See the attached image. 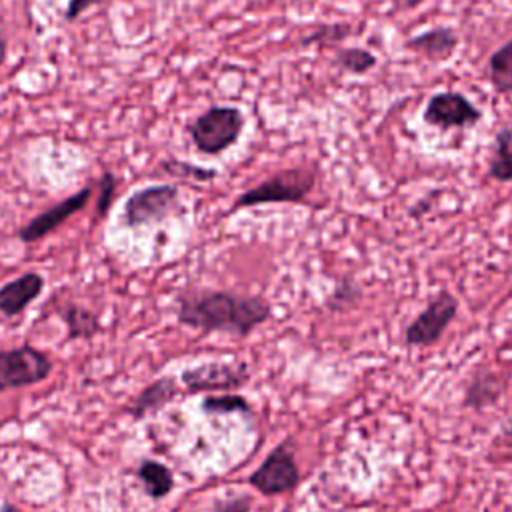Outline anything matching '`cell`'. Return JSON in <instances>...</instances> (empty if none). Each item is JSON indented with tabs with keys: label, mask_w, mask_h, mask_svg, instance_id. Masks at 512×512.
Returning <instances> with one entry per match:
<instances>
[{
	"label": "cell",
	"mask_w": 512,
	"mask_h": 512,
	"mask_svg": "<svg viewBox=\"0 0 512 512\" xmlns=\"http://www.w3.org/2000/svg\"><path fill=\"white\" fill-rule=\"evenodd\" d=\"M270 316V302L258 294L190 288L176 296V320L200 332H224L246 338Z\"/></svg>",
	"instance_id": "cell-1"
},
{
	"label": "cell",
	"mask_w": 512,
	"mask_h": 512,
	"mask_svg": "<svg viewBox=\"0 0 512 512\" xmlns=\"http://www.w3.org/2000/svg\"><path fill=\"white\" fill-rule=\"evenodd\" d=\"M316 184V174L308 168H288L282 172H276L274 176L266 178L258 186L242 192L234 204L232 210L240 208H254L262 204H298L304 202V198L312 192Z\"/></svg>",
	"instance_id": "cell-2"
},
{
	"label": "cell",
	"mask_w": 512,
	"mask_h": 512,
	"mask_svg": "<svg viewBox=\"0 0 512 512\" xmlns=\"http://www.w3.org/2000/svg\"><path fill=\"white\" fill-rule=\"evenodd\" d=\"M182 210L184 208L180 202V190L176 186L154 184L140 188L126 198L120 222L124 228H140L166 222Z\"/></svg>",
	"instance_id": "cell-3"
},
{
	"label": "cell",
	"mask_w": 512,
	"mask_h": 512,
	"mask_svg": "<svg viewBox=\"0 0 512 512\" xmlns=\"http://www.w3.org/2000/svg\"><path fill=\"white\" fill-rule=\"evenodd\" d=\"M244 116L234 106H212L190 124L194 146L208 156L228 150L240 138Z\"/></svg>",
	"instance_id": "cell-4"
},
{
	"label": "cell",
	"mask_w": 512,
	"mask_h": 512,
	"mask_svg": "<svg viewBox=\"0 0 512 512\" xmlns=\"http://www.w3.org/2000/svg\"><path fill=\"white\" fill-rule=\"evenodd\" d=\"M52 368L50 356L28 342L4 348L0 350V392L34 386L46 380Z\"/></svg>",
	"instance_id": "cell-5"
},
{
	"label": "cell",
	"mask_w": 512,
	"mask_h": 512,
	"mask_svg": "<svg viewBox=\"0 0 512 512\" xmlns=\"http://www.w3.org/2000/svg\"><path fill=\"white\" fill-rule=\"evenodd\" d=\"M248 484L264 496L292 492L300 484V470L290 442L274 446L248 476Z\"/></svg>",
	"instance_id": "cell-6"
},
{
	"label": "cell",
	"mask_w": 512,
	"mask_h": 512,
	"mask_svg": "<svg viewBox=\"0 0 512 512\" xmlns=\"http://www.w3.org/2000/svg\"><path fill=\"white\" fill-rule=\"evenodd\" d=\"M250 380V370L244 362L210 360L188 366L180 372V382L188 394L198 392H232Z\"/></svg>",
	"instance_id": "cell-7"
},
{
	"label": "cell",
	"mask_w": 512,
	"mask_h": 512,
	"mask_svg": "<svg viewBox=\"0 0 512 512\" xmlns=\"http://www.w3.org/2000/svg\"><path fill=\"white\" fill-rule=\"evenodd\" d=\"M422 120L438 130H464L482 120V110L462 92L442 90L434 92L422 110Z\"/></svg>",
	"instance_id": "cell-8"
},
{
	"label": "cell",
	"mask_w": 512,
	"mask_h": 512,
	"mask_svg": "<svg viewBox=\"0 0 512 512\" xmlns=\"http://www.w3.org/2000/svg\"><path fill=\"white\" fill-rule=\"evenodd\" d=\"M458 314V300L448 290L438 292L428 300L424 310L406 326L404 342L408 346H432Z\"/></svg>",
	"instance_id": "cell-9"
},
{
	"label": "cell",
	"mask_w": 512,
	"mask_h": 512,
	"mask_svg": "<svg viewBox=\"0 0 512 512\" xmlns=\"http://www.w3.org/2000/svg\"><path fill=\"white\" fill-rule=\"evenodd\" d=\"M92 196V188L86 186L82 190H78L76 194L60 200L58 204L46 208L44 212L36 214L32 220H28L20 230H18V240L24 244H34L40 238L48 236L52 230H56L60 224H64L70 216L78 214L90 200Z\"/></svg>",
	"instance_id": "cell-10"
},
{
	"label": "cell",
	"mask_w": 512,
	"mask_h": 512,
	"mask_svg": "<svg viewBox=\"0 0 512 512\" xmlns=\"http://www.w3.org/2000/svg\"><path fill=\"white\" fill-rule=\"evenodd\" d=\"M46 278L38 272H24L0 286V314L6 318L20 316L44 292Z\"/></svg>",
	"instance_id": "cell-11"
},
{
	"label": "cell",
	"mask_w": 512,
	"mask_h": 512,
	"mask_svg": "<svg viewBox=\"0 0 512 512\" xmlns=\"http://www.w3.org/2000/svg\"><path fill=\"white\" fill-rule=\"evenodd\" d=\"M460 42L458 32L452 26H432L420 34H414L404 46L416 54H422L430 62H444L452 58Z\"/></svg>",
	"instance_id": "cell-12"
},
{
	"label": "cell",
	"mask_w": 512,
	"mask_h": 512,
	"mask_svg": "<svg viewBox=\"0 0 512 512\" xmlns=\"http://www.w3.org/2000/svg\"><path fill=\"white\" fill-rule=\"evenodd\" d=\"M178 392H180V388H178V382L174 376H170V374L160 376L138 392V396L128 404L126 412L134 420H142L150 414L160 412L164 406H168L178 396Z\"/></svg>",
	"instance_id": "cell-13"
},
{
	"label": "cell",
	"mask_w": 512,
	"mask_h": 512,
	"mask_svg": "<svg viewBox=\"0 0 512 512\" xmlns=\"http://www.w3.org/2000/svg\"><path fill=\"white\" fill-rule=\"evenodd\" d=\"M136 478L142 482L144 494L152 500H162L174 490L172 470L154 458H142L136 468Z\"/></svg>",
	"instance_id": "cell-14"
},
{
	"label": "cell",
	"mask_w": 512,
	"mask_h": 512,
	"mask_svg": "<svg viewBox=\"0 0 512 512\" xmlns=\"http://www.w3.org/2000/svg\"><path fill=\"white\" fill-rule=\"evenodd\" d=\"M60 318L66 324L68 340H90L102 332V324L96 312L80 304H66L60 310Z\"/></svg>",
	"instance_id": "cell-15"
},
{
	"label": "cell",
	"mask_w": 512,
	"mask_h": 512,
	"mask_svg": "<svg viewBox=\"0 0 512 512\" xmlns=\"http://www.w3.org/2000/svg\"><path fill=\"white\" fill-rule=\"evenodd\" d=\"M488 176L496 182H512V128L504 126L496 132L494 152L488 162Z\"/></svg>",
	"instance_id": "cell-16"
},
{
	"label": "cell",
	"mask_w": 512,
	"mask_h": 512,
	"mask_svg": "<svg viewBox=\"0 0 512 512\" xmlns=\"http://www.w3.org/2000/svg\"><path fill=\"white\" fill-rule=\"evenodd\" d=\"M488 76L496 94H512V38L490 54Z\"/></svg>",
	"instance_id": "cell-17"
},
{
	"label": "cell",
	"mask_w": 512,
	"mask_h": 512,
	"mask_svg": "<svg viewBox=\"0 0 512 512\" xmlns=\"http://www.w3.org/2000/svg\"><path fill=\"white\" fill-rule=\"evenodd\" d=\"M500 382L496 378V374L488 372V370H480L468 384L466 388V398L464 404L468 408L474 410H484L486 406L494 404L500 396Z\"/></svg>",
	"instance_id": "cell-18"
},
{
	"label": "cell",
	"mask_w": 512,
	"mask_h": 512,
	"mask_svg": "<svg viewBox=\"0 0 512 512\" xmlns=\"http://www.w3.org/2000/svg\"><path fill=\"white\" fill-rule=\"evenodd\" d=\"M200 410L210 416H222V414H250L252 404L248 398L236 392H224V394H206L200 402Z\"/></svg>",
	"instance_id": "cell-19"
},
{
	"label": "cell",
	"mask_w": 512,
	"mask_h": 512,
	"mask_svg": "<svg viewBox=\"0 0 512 512\" xmlns=\"http://www.w3.org/2000/svg\"><path fill=\"white\" fill-rule=\"evenodd\" d=\"M336 64L350 72V74H366L370 72L376 64H378V58L374 52H370L368 48H362V46H350V48H340L336 52Z\"/></svg>",
	"instance_id": "cell-20"
},
{
	"label": "cell",
	"mask_w": 512,
	"mask_h": 512,
	"mask_svg": "<svg viewBox=\"0 0 512 512\" xmlns=\"http://www.w3.org/2000/svg\"><path fill=\"white\" fill-rule=\"evenodd\" d=\"M160 168L172 176L178 178H192V180H200V182H210L218 176V172L214 168H204V166H196L192 162H184V160H164L160 164Z\"/></svg>",
	"instance_id": "cell-21"
},
{
	"label": "cell",
	"mask_w": 512,
	"mask_h": 512,
	"mask_svg": "<svg viewBox=\"0 0 512 512\" xmlns=\"http://www.w3.org/2000/svg\"><path fill=\"white\" fill-rule=\"evenodd\" d=\"M360 294H362V292H360V288H358V284H356L354 280L342 278V280L334 286L332 294L328 296L326 306H328L332 312L346 310V308H350V306L356 304V300L360 298Z\"/></svg>",
	"instance_id": "cell-22"
},
{
	"label": "cell",
	"mask_w": 512,
	"mask_h": 512,
	"mask_svg": "<svg viewBox=\"0 0 512 512\" xmlns=\"http://www.w3.org/2000/svg\"><path fill=\"white\" fill-rule=\"evenodd\" d=\"M252 496L250 494H226L222 498H216L210 512H250L252 510Z\"/></svg>",
	"instance_id": "cell-23"
},
{
	"label": "cell",
	"mask_w": 512,
	"mask_h": 512,
	"mask_svg": "<svg viewBox=\"0 0 512 512\" xmlns=\"http://www.w3.org/2000/svg\"><path fill=\"white\" fill-rule=\"evenodd\" d=\"M348 34H350V26H346V24H330V26H322L316 32H312L310 36H306L302 40V44H312V42L324 44L326 40L328 42H338V40H344Z\"/></svg>",
	"instance_id": "cell-24"
},
{
	"label": "cell",
	"mask_w": 512,
	"mask_h": 512,
	"mask_svg": "<svg viewBox=\"0 0 512 512\" xmlns=\"http://www.w3.org/2000/svg\"><path fill=\"white\" fill-rule=\"evenodd\" d=\"M114 188H116V180L110 172H104L102 176V186H100V198H98V218H104L110 204H112V196H114Z\"/></svg>",
	"instance_id": "cell-25"
},
{
	"label": "cell",
	"mask_w": 512,
	"mask_h": 512,
	"mask_svg": "<svg viewBox=\"0 0 512 512\" xmlns=\"http://www.w3.org/2000/svg\"><path fill=\"white\" fill-rule=\"evenodd\" d=\"M104 0H70L66 10H64V18L66 20H76L82 12H86L88 8H92L94 4H100Z\"/></svg>",
	"instance_id": "cell-26"
},
{
	"label": "cell",
	"mask_w": 512,
	"mask_h": 512,
	"mask_svg": "<svg viewBox=\"0 0 512 512\" xmlns=\"http://www.w3.org/2000/svg\"><path fill=\"white\" fill-rule=\"evenodd\" d=\"M0 512H20V508H18L16 504H12V502L6 500V502L0 504Z\"/></svg>",
	"instance_id": "cell-27"
},
{
	"label": "cell",
	"mask_w": 512,
	"mask_h": 512,
	"mask_svg": "<svg viewBox=\"0 0 512 512\" xmlns=\"http://www.w3.org/2000/svg\"><path fill=\"white\" fill-rule=\"evenodd\" d=\"M4 58H6V40H4V36L0 34V66L4 64Z\"/></svg>",
	"instance_id": "cell-28"
},
{
	"label": "cell",
	"mask_w": 512,
	"mask_h": 512,
	"mask_svg": "<svg viewBox=\"0 0 512 512\" xmlns=\"http://www.w3.org/2000/svg\"><path fill=\"white\" fill-rule=\"evenodd\" d=\"M502 436L504 438H508V440H512V420L504 426V430H502Z\"/></svg>",
	"instance_id": "cell-29"
},
{
	"label": "cell",
	"mask_w": 512,
	"mask_h": 512,
	"mask_svg": "<svg viewBox=\"0 0 512 512\" xmlns=\"http://www.w3.org/2000/svg\"><path fill=\"white\" fill-rule=\"evenodd\" d=\"M422 2H424V0H406V2H404V6H406V8H414V6L422 4Z\"/></svg>",
	"instance_id": "cell-30"
}]
</instances>
